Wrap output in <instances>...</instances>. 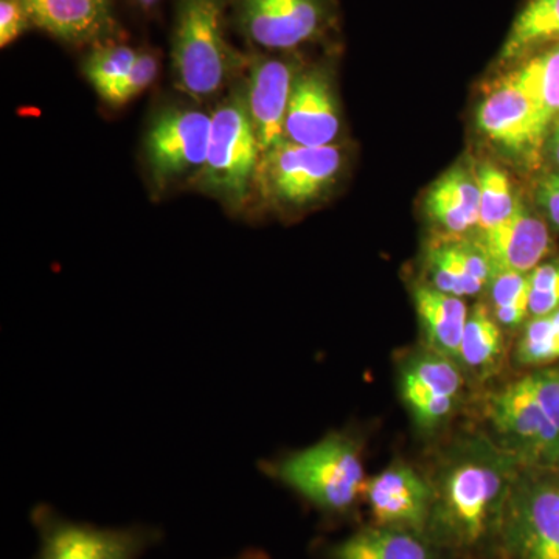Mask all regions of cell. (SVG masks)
I'll use <instances>...</instances> for the list:
<instances>
[{"label":"cell","instance_id":"1","mask_svg":"<svg viewBox=\"0 0 559 559\" xmlns=\"http://www.w3.org/2000/svg\"><path fill=\"white\" fill-rule=\"evenodd\" d=\"M524 462L485 436L459 441L430 477L428 539L465 558L498 551L511 488Z\"/></svg>","mask_w":559,"mask_h":559},{"label":"cell","instance_id":"2","mask_svg":"<svg viewBox=\"0 0 559 559\" xmlns=\"http://www.w3.org/2000/svg\"><path fill=\"white\" fill-rule=\"evenodd\" d=\"M264 473L330 514L347 513L367 484L359 441L347 432H331L305 450L266 463Z\"/></svg>","mask_w":559,"mask_h":559},{"label":"cell","instance_id":"3","mask_svg":"<svg viewBox=\"0 0 559 559\" xmlns=\"http://www.w3.org/2000/svg\"><path fill=\"white\" fill-rule=\"evenodd\" d=\"M171 58L176 84L190 97L202 100L223 90L234 64L224 0H180Z\"/></svg>","mask_w":559,"mask_h":559},{"label":"cell","instance_id":"4","mask_svg":"<svg viewBox=\"0 0 559 559\" xmlns=\"http://www.w3.org/2000/svg\"><path fill=\"white\" fill-rule=\"evenodd\" d=\"M260 157L245 92H235L212 114L207 157L194 186L229 207H241L255 182Z\"/></svg>","mask_w":559,"mask_h":559},{"label":"cell","instance_id":"5","mask_svg":"<svg viewBox=\"0 0 559 559\" xmlns=\"http://www.w3.org/2000/svg\"><path fill=\"white\" fill-rule=\"evenodd\" d=\"M499 559H559V469L522 465L511 488Z\"/></svg>","mask_w":559,"mask_h":559},{"label":"cell","instance_id":"6","mask_svg":"<svg viewBox=\"0 0 559 559\" xmlns=\"http://www.w3.org/2000/svg\"><path fill=\"white\" fill-rule=\"evenodd\" d=\"M344 156L336 145L304 146L283 140L261 154L255 182L267 201L305 207L325 197L340 179Z\"/></svg>","mask_w":559,"mask_h":559},{"label":"cell","instance_id":"7","mask_svg":"<svg viewBox=\"0 0 559 559\" xmlns=\"http://www.w3.org/2000/svg\"><path fill=\"white\" fill-rule=\"evenodd\" d=\"M487 414L500 443L525 465L559 469V430L533 395L524 378L488 399Z\"/></svg>","mask_w":559,"mask_h":559},{"label":"cell","instance_id":"8","mask_svg":"<svg viewBox=\"0 0 559 559\" xmlns=\"http://www.w3.org/2000/svg\"><path fill=\"white\" fill-rule=\"evenodd\" d=\"M212 114L200 109L162 110L151 121L145 138V159L151 180L165 189L176 180L202 170L207 157Z\"/></svg>","mask_w":559,"mask_h":559},{"label":"cell","instance_id":"9","mask_svg":"<svg viewBox=\"0 0 559 559\" xmlns=\"http://www.w3.org/2000/svg\"><path fill=\"white\" fill-rule=\"evenodd\" d=\"M463 370L457 360L426 348L411 356L400 371V395L419 429L441 428L457 407Z\"/></svg>","mask_w":559,"mask_h":559},{"label":"cell","instance_id":"10","mask_svg":"<svg viewBox=\"0 0 559 559\" xmlns=\"http://www.w3.org/2000/svg\"><path fill=\"white\" fill-rule=\"evenodd\" d=\"M364 498L374 525L407 530L421 536L428 533L432 487L429 479L407 463H390L367 480Z\"/></svg>","mask_w":559,"mask_h":559},{"label":"cell","instance_id":"11","mask_svg":"<svg viewBox=\"0 0 559 559\" xmlns=\"http://www.w3.org/2000/svg\"><path fill=\"white\" fill-rule=\"evenodd\" d=\"M241 25L252 43L271 50L296 49L325 24L322 0H241Z\"/></svg>","mask_w":559,"mask_h":559},{"label":"cell","instance_id":"12","mask_svg":"<svg viewBox=\"0 0 559 559\" xmlns=\"http://www.w3.org/2000/svg\"><path fill=\"white\" fill-rule=\"evenodd\" d=\"M297 75L293 62L280 58H263L250 68L245 97L261 154L285 140L286 112Z\"/></svg>","mask_w":559,"mask_h":559},{"label":"cell","instance_id":"13","mask_svg":"<svg viewBox=\"0 0 559 559\" xmlns=\"http://www.w3.org/2000/svg\"><path fill=\"white\" fill-rule=\"evenodd\" d=\"M341 131L340 108L329 79L319 70L299 73L286 112L285 140L296 145H334Z\"/></svg>","mask_w":559,"mask_h":559},{"label":"cell","instance_id":"14","mask_svg":"<svg viewBox=\"0 0 559 559\" xmlns=\"http://www.w3.org/2000/svg\"><path fill=\"white\" fill-rule=\"evenodd\" d=\"M39 559H135L142 536L131 530L97 528L46 518L40 521Z\"/></svg>","mask_w":559,"mask_h":559},{"label":"cell","instance_id":"15","mask_svg":"<svg viewBox=\"0 0 559 559\" xmlns=\"http://www.w3.org/2000/svg\"><path fill=\"white\" fill-rule=\"evenodd\" d=\"M477 124L489 140L513 153L540 146L532 103L514 72L499 80L481 102Z\"/></svg>","mask_w":559,"mask_h":559},{"label":"cell","instance_id":"16","mask_svg":"<svg viewBox=\"0 0 559 559\" xmlns=\"http://www.w3.org/2000/svg\"><path fill=\"white\" fill-rule=\"evenodd\" d=\"M492 271L530 274L549 253L550 235L546 224L518 202L513 215L487 231L477 242Z\"/></svg>","mask_w":559,"mask_h":559},{"label":"cell","instance_id":"17","mask_svg":"<svg viewBox=\"0 0 559 559\" xmlns=\"http://www.w3.org/2000/svg\"><path fill=\"white\" fill-rule=\"evenodd\" d=\"M24 3L36 27L70 43L97 38L110 22L109 0H24Z\"/></svg>","mask_w":559,"mask_h":559},{"label":"cell","instance_id":"18","mask_svg":"<svg viewBox=\"0 0 559 559\" xmlns=\"http://www.w3.org/2000/svg\"><path fill=\"white\" fill-rule=\"evenodd\" d=\"M429 267L433 288L460 299L480 294L495 272L477 242H443L437 246L430 250Z\"/></svg>","mask_w":559,"mask_h":559},{"label":"cell","instance_id":"19","mask_svg":"<svg viewBox=\"0 0 559 559\" xmlns=\"http://www.w3.org/2000/svg\"><path fill=\"white\" fill-rule=\"evenodd\" d=\"M414 300L428 348L457 360L463 331L469 318L465 300L441 293L433 286H418Z\"/></svg>","mask_w":559,"mask_h":559},{"label":"cell","instance_id":"20","mask_svg":"<svg viewBox=\"0 0 559 559\" xmlns=\"http://www.w3.org/2000/svg\"><path fill=\"white\" fill-rule=\"evenodd\" d=\"M326 557L329 559H437V547L426 536L417 533L373 524L330 546Z\"/></svg>","mask_w":559,"mask_h":559},{"label":"cell","instance_id":"21","mask_svg":"<svg viewBox=\"0 0 559 559\" xmlns=\"http://www.w3.org/2000/svg\"><path fill=\"white\" fill-rule=\"evenodd\" d=\"M430 218L450 234H465L479 227L480 190L477 178L452 168L430 187L426 197Z\"/></svg>","mask_w":559,"mask_h":559},{"label":"cell","instance_id":"22","mask_svg":"<svg viewBox=\"0 0 559 559\" xmlns=\"http://www.w3.org/2000/svg\"><path fill=\"white\" fill-rule=\"evenodd\" d=\"M535 112L539 145L559 120V43L514 70Z\"/></svg>","mask_w":559,"mask_h":559},{"label":"cell","instance_id":"23","mask_svg":"<svg viewBox=\"0 0 559 559\" xmlns=\"http://www.w3.org/2000/svg\"><path fill=\"white\" fill-rule=\"evenodd\" d=\"M554 43H559V0H528L511 25L499 60H520Z\"/></svg>","mask_w":559,"mask_h":559},{"label":"cell","instance_id":"24","mask_svg":"<svg viewBox=\"0 0 559 559\" xmlns=\"http://www.w3.org/2000/svg\"><path fill=\"white\" fill-rule=\"evenodd\" d=\"M503 353L502 326L485 307H476L469 312L463 331L457 362L463 373L485 377L498 367Z\"/></svg>","mask_w":559,"mask_h":559},{"label":"cell","instance_id":"25","mask_svg":"<svg viewBox=\"0 0 559 559\" xmlns=\"http://www.w3.org/2000/svg\"><path fill=\"white\" fill-rule=\"evenodd\" d=\"M492 312L500 326L516 329L530 316V274L492 272Z\"/></svg>","mask_w":559,"mask_h":559},{"label":"cell","instance_id":"26","mask_svg":"<svg viewBox=\"0 0 559 559\" xmlns=\"http://www.w3.org/2000/svg\"><path fill=\"white\" fill-rule=\"evenodd\" d=\"M559 359V310L543 318H532L516 347V362L540 367Z\"/></svg>","mask_w":559,"mask_h":559},{"label":"cell","instance_id":"27","mask_svg":"<svg viewBox=\"0 0 559 559\" xmlns=\"http://www.w3.org/2000/svg\"><path fill=\"white\" fill-rule=\"evenodd\" d=\"M480 190L479 229L487 231L513 215L518 202L506 173L495 165H485L477 176Z\"/></svg>","mask_w":559,"mask_h":559},{"label":"cell","instance_id":"28","mask_svg":"<svg viewBox=\"0 0 559 559\" xmlns=\"http://www.w3.org/2000/svg\"><path fill=\"white\" fill-rule=\"evenodd\" d=\"M138 51L127 46L94 51L84 64V73L97 92L123 79L139 60Z\"/></svg>","mask_w":559,"mask_h":559},{"label":"cell","instance_id":"29","mask_svg":"<svg viewBox=\"0 0 559 559\" xmlns=\"http://www.w3.org/2000/svg\"><path fill=\"white\" fill-rule=\"evenodd\" d=\"M157 70H159V62L156 57L150 53H140L134 68L123 79L98 92V95L109 105H124L142 94L156 80Z\"/></svg>","mask_w":559,"mask_h":559},{"label":"cell","instance_id":"30","mask_svg":"<svg viewBox=\"0 0 559 559\" xmlns=\"http://www.w3.org/2000/svg\"><path fill=\"white\" fill-rule=\"evenodd\" d=\"M559 310V260L530 272V316L543 318Z\"/></svg>","mask_w":559,"mask_h":559},{"label":"cell","instance_id":"31","mask_svg":"<svg viewBox=\"0 0 559 559\" xmlns=\"http://www.w3.org/2000/svg\"><path fill=\"white\" fill-rule=\"evenodd\" d=\"M530 390L559 430V369L540 367L525 374Z\"/></svg>","mask_w":559,"mask_h":559},{"label":"cell","instance_id":"32","mask_svg":"<svg viewBox=\"0 0 559 559\" xmlns=\"http://www.w3.org/2000/svg\"><path fill=\"white\" fill-rule=\"evenodd\" d=\"M32 16L24 0H0V47L5 49L31 27Z\"/></svg>","mask_w":559,"mask_h":559},{"label":"cell","instance_id":"33","mask_svg":"<svg viewBox=\"0 0 559 559\" xmlns=\"http://www.w3.org/2000/svg\"><path fill=\"white\" fill-rule=\"evenodd\" d=\"M538 201L551 223L559 227V171L539 183Z\"/></svg>","mask_w":559,"mask_h":559},{"label":"cell","instance_id":"34","mask_svg":"<svg viewBox=\"0 0 559 559\" xmlns=\"http://www.w3.org/2000/svg\"><path fill=\"white\" fill-rule=\"evenodd\" d=\"M551 156H554L555 164H557L559 170V120L555 124L554 134H551Z\"/></svg>","mask_w":559,"mask_h":559},{"label":"cell","instance_id":"35","mask_svg":"<svg viewBox=\"0 0 559 559\" xmlns=\"http://www.w3.org/2000/svg\"><path fill=\"white\" fill-rule=\"evenodd\" d=\"M140 3V7H143V9H151V7L156 5L159 0H138Z\"/></svg>","mask_w":559,"mask_h":559}]
</instances>
